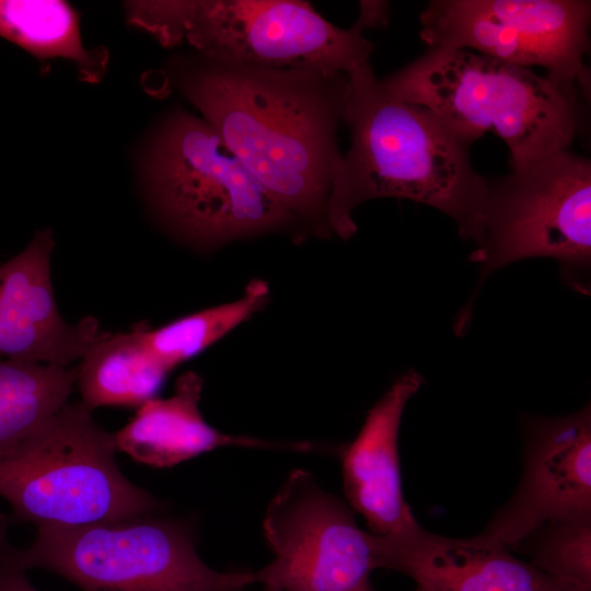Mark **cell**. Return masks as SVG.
Listing matches in <instances>:
<instances>
[{"instance_id": "cell-19", "label": "cell", "mask_w": 591, "mask_h": 591, "mask_svg": "<svg viewBox=\"0 0 591 591\" xmlns=\"http://www.w3.org/2000/svg\"><path fill=\"white\" fill-rule=\"evenodd\" d=\"M268 285L252 280L239 299L175 320L158 328H139L151 356L169 372L200 354L263 309Z\"/></svg>"}, {"instance_id": "cell-1", "label": "cell", "mask_w": 591, "mask_h": 591, "mask_svg": "<svg viewBox=\"0 0 591 591\" xmlns=\"http://www.w3.org/2000/svg\"><path fill=\"white\" fill-rule=\"evenodd\" d=\"M169 77L302 232L332 235L327 204L343 159L337 132L348 74L259 68L197 53L173 60Z\"/></svg>"}, {"instance_id": "cell-11", "label": "cell", "mask_w": 591, "mask_h": 591, "mask_svg": "<svg viewBox=\"0 0 591 591\" xmlns=\"http://www.w3.org/2000/svg\"><path fill=\"white\" fill-rule=\"evenodd\" d=\"M55 242L46 229L0 266V358L68 367L102 334L86 316L66 322L57 308L50 276Z\"/></svg>"}, {"instance_id": "cell-15", "label": "cell", "mask_w": 591, "mask_h": 591, "mask_svg": "<svg viewBox=\"0 0 591 591\" xmlns=\"http://www.w3.org/2000/svg\"><path fill=\"white\" fill-rule=\"evenodd\" d=\"M80 360L76 385L91 410L101 406L138 408L155 396L169 374L146 348L139 328L102 332Z\"/></svg>"}, {"instance_id": "cell-21", "label": "cell", "mask_w": 591, "mask_h": 591, "mask_svg": "<svg viewBox=\"0 0 591 591\" xmlns=\"http://www.w3.org/2000/svg\"><path fill=\"white\" fill-rule=\"evenodd\" d=\"M8 517L0 512V591H38L16 561L15 546L8 538Z\"/></svg>"}, {"instance_id": "cell-8", "label": "cell", "mask_w": 591, "mask_h": 591, "mask_svg": "<svg viewBox=\"0 0 591 591\" xmlns=\"http://www.w3.org/2000/svg\"><path fill=\"white\" fill-rule=\"evenodd\" d=\"M179 28L198 54L267 69L350 73L374 50L355 23L339 28L308 1H179Z\"/></svg>"}, {"instance_id": "cell-3", "label": "cell", "mask_w": 591, "mask_h": 591, "mask_svg": "<svg viewBox=\"0 0 591 591\" xmlns=\"http://www.w3.org/2000/svg\"><path fill=\"white\" fill-rule=\"evenodd\" d=\"M381 82L473 141L494 131L512 169L567 150L579 127L576 88L472 50L430 48Z\"/></svg>"}, {"instance_id": "cell-16", "label": "cell", "mask_w": 591, "mask_h": 591, "mask_svg": "<svg viewBox=\"0 0 591 591\" xmlns=\"http://www.w3.org/2000/svg\"><path fill=\"white\" fill-rule=\"evenodd\" d=\"M0 36L38 59L60 57L76 62L88 82H99L106 67L105 51L84 47L79 15L66 1L0 0Z\"/></svg>"}, {"instance_id": "cell-20", "label": "cell", "mask_w": 591, "mask_h": 591, "mask_svg": "<svg viewBox=\"0 0 591 591\" xmlns=\"http://www.w3.org/2000/svg\"><path fill=\"white\" fill-rule=\"evenodd\" d=\"M519 547L538 570L591 591V517L547 522Z\"/></svg>"}, {"instance_id": "cell-24", "label": "cell", "mask_w": 591, "mask_h": 591, "mask_svg": "<svg viewBox=\"0 0 591 591\" xmlns=\"http://www.w3.org/2000/svg\"><path fill=\"white\" fill-rule=\"evenodd\" d=\"M416 591H425L424 589L417 587Z\"/></svg>"}, {"instance_id": "cell-2", "label": "cell", "mask_w": 591, "mask_h": 591, "mask_svg": "<svg viewBox=\"0 0 591 591\" xmlns=\"http://www.w3.org/2000/svg\"><path fill=\"white\" fill-rule=\"evenodd\" d=\"M343 123L350 147L343 154L327 204L331 234L350 239L351 217L375 198H403L449 216L463 240H483L488 179L470 159L474 142L431 111L389 92L370 62L348 73Z\"/></svg>"}, {"instance_id": "cell-7", "label": "cell", "mask_w": 591, "mask_h": 591, "mask_svg": "<svg viewBox=\"0 0 591 591\" xmlns=\"http://www.w3.org/2000/svg\"><path fill=\"white\" fill-rule=\"evenodd\" d=\"M549 257L577 291L589 292L591 162L564 150L489 181L483 240L470 260L480 279L517 260Z\"/></svg>"}, {"instance_id": "cell-17", "label": "cell", "mask_w": 591, "mask_h": 591, "mask_svg": "<svg viewBox=\"0 0 591 591\" xmlns=\"http://www.w3.org/2000/svg\"><path fill=\"white\" fill-rule=\"evenodd\" d=\"M419 18L420 38L430 48L473 49L502 62L551 71L541 49L510 24L474 9L470 0H432Z\"/></svg>"}, {"instance_id": "cell-12", "label": "cell", "mask_w": 591, "mask_h": 591, "mask_svg": "<svg viewBox=\"0 0 591 591\" xmlns=\"http://www.w3.org/2000/svg\"><path fill=\"white\" fill-rule=\"evenodd\" d=\"M379 568L406 575L425 591H587L551 577L480 533L441 536L419 526L386 540L375 535Z\"/></svg>"}, {"instance_id": "cell-18", "label": "cell", "mask_w": 591, "mask_h": 591, "mask_svg": "<svg viewBox=\"0 0 591 591\" xmlns=\"http://www.w3.org/2000/svg\"><path fill=\"white\" fill-rule=\"evenodd\" d=\"M76 383L69 367L0 359V449L61 408Z\"/></svg>"}, {"instance_id": "cell-9", "label": "cell", "mask_w": 591, "mask_h": 591, "mask_svg": "<svg viewBox=\"0 0 591 591\" xmlns=\"http://www.w3.org/2000/svg\"><path fill=\"white\" fill-rule=\"evenodd\" d=\"M263 529L275 559L253 572L254 582L287 591H372L370 575L379 568L374 535L308 471L289 474Z\"/></svg>"}, {"instance_id": "cell-6", "label": "cell", "mask_w": 591, "mask_h": 591, "mask_svg": "<svg viewBox=\"0 0 591 591\" xmlns=\"http://www.w3.org/2000/svg\"><path fill=\"white\" fill-rule=\"evenodd\" d=\"M153 514L37 526L32 545L15 548V558L26 571L48 570L83 591H241L255 583L253 572L207 566L187 525Z\"/></svg>"}, {"instance_id": "cell-22", "label": "cell", "mask_w": 591, "mask_h": 591, "mask_svg": "<svg viewBox=\"0 0 591 591\" xmlns=\"http://www.w3.org/2000/svg\"><path fill=\"white\" fill-rule=\"evenodd\" d=\"M359 14L355 23L363 30L368 27L384 26L389 22V2L386 1H360Z\"/></svg>"}, {"instance_id": "cell-13", "label": "cell", "mask_w": 591, "mask_h": 591, "mask_svg": "<svg viewBox=\"0 0 591 591\" xmlns=\"http://www.w3.org/2000/svg\"><path fill=\"white\" fill-rule=\"evenodd\" d=\"M422 383V375L413 369L398 376L369 410L343 455L350 506L364 518L371 534L387 540L420 526L404 498L397 440L404 409Z\"/></svg>"}, {"instance_id": "cell-4", "label": "cell", "mask_w": 591, "mask_h": 591, "mask_svg": "<svg viewBox=\"0 0 591 591\" xmlns=\"http://www.w3.org/2000/svg\"><path fill=\"white\" fill-rule=\"evenodd\" d=\"M114 433L82 402L66 403L16 442L0 449V496L9 524L72 526L135 519L162 503L116 462Z\"/></svg>"}, {"instance_id": "cell-23", "label": "cell", "mask_w": 591, "mask_h": 591, "mask_svg": "<svg viewBox=\"0 0 591 591\" xmlns=\"http://www.w3.org/2000/svg\"><path fill=\"white\" fill-rule=\"evenodd\" d=\"M263 591H287V590L276 588V587L265 586Z\"/></svg>"}, {"instance_id": "cell-14", "label": "cell", "mask_w": 591, "mask_h": 591, "mask_svg": "<svg viewBox=\"0 0 591 591\" xmlns=\"http://www.w3.org/2000/svg\"><path fill=\"white\" fill-rule=\"evenodd\" d=\"M202 378L187 371L167 398H150L114 433L117 451L151 467H172L213 449L229 445L270 447L247 437H233L208 425L199 409Z\"/></svg>"}, {"instance_id": "cell-5", "label": "cell", "mask_w": 591, "mask_h": 591, "mask_svg": "<svg viewBox=\"0 0 591 591\" xmlns=\"http://www.w3.org/2000/svg\"><path fill=\"white\" fill-rule=\"evenodd\" d=\"M144 178L155 210L199 247L300 229L201 117L174 109L151 139Z\"/></svg>"}, {"instance_id": "cell-10", "label": "cell", "mask_w": 591, "mask_h": 591, "mask_svg": "<svg viewBox=\"0 0 591 591\" xmlns=\"http://www.w3.org/2000/svg\"><path fill=\"white\" fill-rule=\"evenodd\" d=\"M523 473L482 532L514 549L543 524L591 517V409L524 419Z\"/></svg>"}]
</instances>
